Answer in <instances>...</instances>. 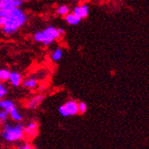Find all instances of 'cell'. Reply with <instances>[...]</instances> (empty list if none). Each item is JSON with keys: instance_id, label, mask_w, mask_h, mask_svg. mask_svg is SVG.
Masks as SVG:
<instances>
[{"instance_id": "obj_1", "label": "cell", "mask_w": 149, "mask_h": 149, "mask_svg": "<svg viewBox=\"0 0 149 149\" xmlns=\"http://www.w3.org/2000/svg\"><path fill=\"white\" fill-rule=\"evenodd\" d=\"M2 17H4L5 21L0 29L6 36L16 33L27 21V16L19 8H12L6 10Z\"/></svg>"}, {"instance_id": "obj_2", "label": "cell", "mask_w": 149, "mask_h": 149, "mask_svg": "<svg viewBox=\"0 0 149 149\" xmlns=\"http://www.w3.org/2000/svg\"><path fill=\"white\" fill-rule=\"evenodd\" d=\"M24 126L21 124L17 125H10L6 124L3 127V130L1 133V136L6 141L10 142H17L21 140L24 137Z\"/></svg>"}, {"instance_id": "obj_3", "label": "cell", "mask_w": 149, "mask_h": 149, "mask_svg": "<svg viewBox=\"0 0 149 149\" xmlns=\"http://www.w3.org/2000/svg\"><path fill=\"white\" fill-rule=\"evenodd\" d=\"M61 34L60 33L59 29L54 27H48L42 31H38L34 35V40L37 42L43 43L45 46H49V45L61 38Z\"/></svg>"}, {"instance_id": "obj_4", "label": "cell", "mask_w": 149, "mask_h": 149, "mask_svg": "<svg viewBox=\"0 0 149 149\" xmlns=\"http://www.w3.org/2000/svg\"><path fill=\"white\" fill-rule=\"evenodd\" d=\"M59 112L64 117L72 116L79 113V111H78V102L73 100L68 101L67 102L59 107Z\"/></svg>"}, {"instance_id": "obj_5", "label": "cell", "mask_w": 149, "mask_h": 149, "mask_svg": "<svg viewBox=\"0 0 149 149\" xmlns=\"http://www.w3.org/2000/svg\"><path fill=\"white\" fill-rule=\"evenodd\" d=\"M24 134L29 136H36L38 134V125L35 122H30L28 125L24 127Z\"/></svg>"}, {"instance_id": "obj_6", "label": "cell", "mask_w": 149, "mask_h": 149, "mask_svg": "<svg viewBox=\"0 0 149 149\" xmlns=\"http://www.w3.org/2000/svg\"><path fill=\"white\" fill-rule=\"evenodd\" d=\"M73 13L81 18L86 17L89 14V8L87 5H81L78 6L73 9Z\"/></svg>"}, {"instance_id": "obj_7", "label": "cell", "mask_w": 149, "mask_h": 149, "mask_svg": "<svg viewBox=\"0 0 149 149\" xmlns=\"http://www.w3.org/2000/svg\"><path fill=\"white\" fill-rule=\"evenodd\" d=\"M43 100H44V95L42 94L35 96L28 102L27 106L28 108H30V109H36L40 105V103L43 102Z\"/></svg>"}, {"instance_id": "obj_8", "label": "cell", "mask_w": 149, "mask_h": 149, "mask_svg": "<svg viewBox=\"0 0 149 149\" xmlns=\"http://www.w3.org/2000/svg\"><path fill=\"white\" fill-rule=\"evenodd\" d=\"M8 80H9L10 83L12 84L13 86L17 87V86L20 85L21 82H22V77H21V75L19 74L18 72H12L9 73Z\"/></svg>"}, {"instance_id": "obj_9", "label": "cell", "mask_w": 149, "mask_h": 149, "mask_svg": "<svg viewBox=\"0 0 149 149\" xmlns=\"http://www.w3.org/2000/svg\"><path fill=\"white\" fill-rule=\"evenodd\" d=\"M65 20H66V22L69 24V25H72V26H76V25H78L80 22H81V17H79L77 15H75L74 13L72 12V13H68V14L65 16Z\"/></svg>"}, {"instance_id": "obj_10", "label": "cell", "mask_w": 149, "mask_h": 149, "mask_svg": "<svg viewBox=\"0 0 149 149\" xmlns=\"http://www.w3.org/2000/svg\"><path fill=\"white\" fill-rule=\"evenodd\" d=\"M23 86L25 88H28V89H33L36 88L38 85V81L35 79V78H28V79L24 80L22 82Z\"/></svg>"}, {"instance_id": "obj_11", "label": "cell", "mask_w": 149, "mask_h": 149, "mask_svg": "<svg viewBox=\"0 0 149 149\" xmlns=\"http://www.w3.org/2000/svg\"><path fill=\"white\" fill-rule=\"evenodd\" d=\"M0 107L9 113L10 110L15 107V102L10 100H2L0 101Z\"/></svg>"}, {"instance_id": "obj_12", "label": "cell", "mask_w": 149, "mask_h": 149, "mask_svg": "<svg viewBox=\"0 0 149 149\" xmlns=\"http://www.w3.org/2000/svg\"><path fill=\"white\" fill-rule=\"evenodd\" d=\"M8 114L10 115V117L16 122H20L22 120V115L18 113V110L16 108V106L10 110Z\"/></svg>"}, {"instance_id": "obj_13", "label": "cell", "mask_w": 149, "mask_h": 149, "mask_svg": "<svg viewBox=\"0 0 149 149\" xmlns=\"http://www.w3.org/2000/svg\"><path fill=\"white\" fill-rule=\"evenodd\" d=\"M63 56V51L61 49H56L52 54H51L50 58H51V60H52L53 61H59L60 60H61V58Z\"/></svg>"}, {"instance_id": "obj_14", "label": "cell", "mask_w": 149, "mask_h": 149, "mask_svg": "<svg viewBox=\"0 0 149 149\" xmlns=\"http://www.w3.org/2000/svg\"><path fill=\"white\" fill-rule=\"evenodd\" d=\"M70 12V8L68 6H60L57 8V14L60 16H66L68 13Z\"/></svg>"}, {"instance_id": "obj_15", "label": "cell", "mask_w": 149, "mask_h": 149, "mask_svg": "<svg viewBox=\"0 0 149 149\" xmlns=\"http://www.w3.org/2000/svg\"><path fill=\"white\" fill-rule=\"evenodd\" d=\"M9 73H10V72H9L8 70H6V69H1V70H0V81H8Z\"/></svg>"}, {"instance_id": "obj_16", "label": "cell", "mask_w": 149, "mask_h": 149, "mask_svg": "<svg viewBox=\"0 0 149 149\" xmlns=\"http://www.w3.org/2000/svg\"><path fill=\"white\" fill-rule=\"evenodd\" d=\"M78 111H79V113H86L87 111V105L86 103L84 102H78Z\"/></svg>"}, {"instance_id": "obj_17", "label": "cell", "mask_w": 149, "mask_h": 149, "mask_svg": "<svg viewBox=\"0 0 149 149\" xmlns=\"http://www.w3.org/2000/svg\"><path fill=\"white\" fill-rule=\"evenodd\" d=\"M8 113H9L8 111H6V110L0 113V123H5L6 121V119L8 117Z\"/></svg>"}, {"instance_id": "obj_18", "label": "cell", "mask_w": 149, "mask_h": 149, "mask_svg": "<svg viewBox=\"0 0 149 149\" xmlns=\"http://www.w3.org/2000/svg\"><path fill=\"white\" fill-rule=\"evenodd\" d=\"M8 93V91H6V87L3 85V84L0 83V99H2L3 97H5Z\"/></svg>"}, {"instance_id": "obj_19", "label": "cell", "mask_w": 149, "mask_h": 149, "mask_svg": "<svg viewBox=\"0 0 149 149\" xmlns=\"http://www.w3.org/2000/svg\"><path fill=\"white\" fill-rule=\"evenodd\" d=\"M18 148H20V149H31V148H33L32 147L31 145H29V144H25V145H22L20 146Z\"/></svg>"}, {"instance_id": "obj_20", "label": "cell", "mask_w": 149, "mask_h": 149, "mask_svg": "<svg viewBox=\"0 0 149 149\" xmlns=\"http://www.w3.org/2000/svg\"><path fill=\"white\" fill-rule=\"evenodd\" d=\"M21 2H25V1H28V0H20Z\"/></svg>"}]
</instances>
